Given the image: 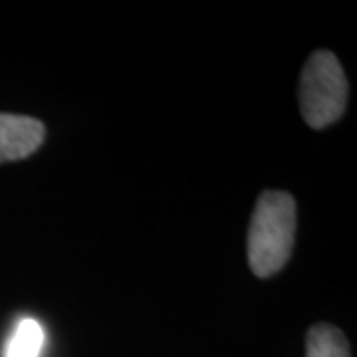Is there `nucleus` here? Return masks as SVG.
<instances>
[{"label": "nucleus", "mask_w": 357, "mask_h": 357, "mask_svg": "<svg viewBox=\"0 0 357 357\" xmlns=\"http://www.w3.org/2000/svg\"><path fill=\"white\" fill-rule=\"evenodd\" d=\"M46 129L28 115L0 114V163L32 155L44 141Z\"/></svg>", "instance_id": "obj_3"}, {"label": "nucleus", "mask_w": 357, "mask_h": 357, "mask_svg": "<svg viewBox=\"0 0 357 357\" xmlns=\"http://www.w3.org/2000/svg\"><path fill=\"white\" fill-rule=\"evenodd\" d=\"M296 201L282 191H264L248 229V264L258 278L276 274L292 255Z\"/></svg>", "instance_id": "obj_1"}, {"label": "nucleus", "mask_w": 357, "mask_h": 357, "mask_svg": "<svg viewBox=\"0 0 357 357\" xmlns=\"http://www.w3.org/2000/svg\"><path fill=\"white\" fill-rule=\"evenodd\" d=\"M44 347V330L36 319L18 321L10 342L6 345V357H40Z\"/></svg>", "instance_id": "obj_5"}, {"label": "nucleus", "mask_w": 357, "mask_h": 357, "mask_svg": "<svg viewBox=\"0 0 357 357\" xmlns=\"http://www.w3.org/2000/svg\"><path fill=\"white\" fill-rule=\"evenodd\" d=\"M300 112L310 128H326L337 121L347 105V79L332 52L310 56L300 77Z\"/></svg>", "instance_id": "obj_2"}, {"label": "nucleus", "mask_w": 357, "mask_h": 357, "mask_svg": "<svg viewBox=\"0 0 357 357\" xmlns=\"http://www.w3.org/2000/svg\"><path fill=\"white\" fill-rule=\"evenodd\" d=\"M306 357H351L345 335L335 326L316 324L306 335Z\"/></svg>", "instance_id": "obj_4"}]
</instances>
